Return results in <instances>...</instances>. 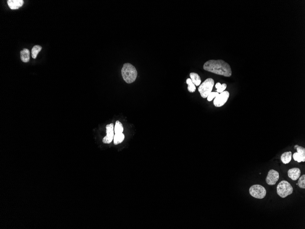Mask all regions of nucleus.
<instances>
[{
	"instance_id": "12",
	"label": "nucleus",
	"mask_w": 305,
	"mask_h": 229,
	"mask_svg": "<svg viewBox=\"0 0 305 229\" xmlns=\"http://www.w3.org/2000/svg\"><path fill=\"white\" fill-rule=\"evenodd\" d=\"M21 59L23 62H28L30 60V52L27 48H24L20 52Z\"/></svg>"
},
{
	"instance_id": "18",
	"label": "nucleus",
	"mask_w": 305,
	"mask_h": 229,
	"mask_svg": "<svg viewBox=\"0 0 305 229\" xmlns=\"http://www.w3.org/2000/svg\"><path fill=\"white\" fill-rule=\"evenodd\" d=\"M293 158L294 160L299 163H301V162H305V157L301 156L298 152L295 153L293 155Z\"/></svg>"
},
{
	"instance_id": "7",
	"label": "nucleus",
	"mask_w": 305,
	"mask_h": 229,
	"mask_svg": "<svg viewBox=\"0 0 305 229\" xmlns=\"http://www.w3.org/2000/svg\"><path fill=\"white\" fill-rule=\"evenodd\" d=\"M279 177L278 172L273 169L270 170L266 178V182L269 185H274L279 180Z\"/></svg>"
},
{
	"instance_id": "8",
	"label": "nucleus",
	"mask_w": 305,
	"mask_h": 229,
	"mask_svg": "<svg viewBox=\"0 0 305 229\" xmlns=\"http://www.w3.org/2000/svg\"><path fill=\"white\" fill-rule=\"evenodd\" d=\"M106 135L103 139V142L105 144H110L114 137V125L112 123L106 126Z\"/></svg>"
},
{
	"instance_id": "17",
	"label": "nucleus",
	"mask_w": 305,
	"mask_h": 229,
	"mask_svg": "<svg viewBox=\"0 0 305 229\" xmlns=\"http://www.w3.org/2000/svg\"><path fill=\"white\" fill-rule=\"evenodd\" d=\"M42 49V47L39 46H35L32 49V56L33 59H36L39 53Z\"/></svg>"
},
{
	"instance_id": "21",
	"label": "nucleus",
	"mask_w": 305,
	"mask_h": 229,
	"mask_svg": "<svg viewBox=\"0 0 305 229\" xmlns=\"http://www.w3.org/2000/svg\"><path fill=\"white\" fill-rule=\"evenodd\" d=\"M295 149H296L298 152L301 156L305 157V148L304 147L296 145L295 146Z\"/></svg>"
},
{
	"instance_id": "19",
	"label": "nucleus",
	"mask_w": 305,
	"mask_h": 229,
	"mask_svg": "<svg viewBox=\"0 0 305 229\" xmlns=\"http://www.w3.org/2000/svg\"><path fill=\"white\" fill-rule=\"evenodd\" d=\"M215 87L216 89V92L218 93H222L224 92V90L226 89L227 85L225 83H223L222 85L220 82H217L216 84Z\"/></svg>"
},
{
	"instance_id": "9",
	"label": "nucleus",
	"mask_w": 305,
	"mask_h": 229,
	"mask_svg": "<svg viewBox=\"0 0 305 229\" xmlns=\"http://www.w3.org/2000/svg\"><path fill=\"white\" fill-rule=\"evenodd\" d=\"M288 176L292 180L296 181L298 179L301 174L300 169L298 168H293L288 171Z\"/></svg>"
},
{
	"instance_id": "20",
	"label": "nucleus",
	"mask_w": 305,
	"mask_h": 229,
	"mask_svg": "<svg viewBox=\"0 0 305 229\" xmlns=\"http://www.w3.org/2000/svg\"><path fill=\"white\" fill-rule=\"evenodd\" d=\"M298 181V185L299 186L301 189H305V175H302L301 177H300Z\"/></svg>"
},
{
	"instance_id": "22",
	"label": "nucleus",
	"mask_w": 305,
	"mask_h": 229,
	"mask_svg": "<svg viewBox=\"0 0 305 229\" xmlns=\"http://www.w3.org/2000/svg\"><path fill=\"white\" fill-rule=\"evenodd\" d=\"M219 93L217 92H211L208 96V100L209 101H211L213 99L215 98L217 95H219Z\"/></svg>"
},
{
	"instance_id": "3",
	"label": "nucleus",
	"mask_w": 305,
	"mask_h": 229,
	"mask_svg": "<svg viewBox=\"0 0 305 229\" xmlns=\"http://www.w3.org/2000/svg\"><path fill=\"white\" fill-rule=\"evenodd\" d=\"M293 189L292 185L287 181L283 180L277 186V193L282 198H285L293 193Z\"/></svg>"
},
{
	"instance_id": "1",
	"label": "nucleus",
	"mask_w": 305,
	"mask_h": 229,
	"mask_svg": "<svg viewBox=\"0 0 305 229\" xmlns=\"http://www.w3.org/2000/svg\"><path fill=\"white\" fill-rule=\"evenodd\" d=\"M203 69L208 72L225 77H230L232 74L230 65L222 60H211L207 61L204 64Z\"/></svg>"
},
{
	"instance_id": "13",
	"label": "nucleus",
	"mask_w": 305,
	"mask_h": 229,
	"mask_svg": "<svg viewBox=\"0 0 305 229\" xmlns=\"http://www.w3.org/2000/svg\"><path fill=\"white\" fill-rule=\"evenodd\" d=\"M190 79H191L192 82L196 86H199L200 85L202 81H201V78L199 75L197 74L196 73L192 72L190 73Z\"/></svg>"
},
{
	"instance_id": "14",
	"label": "nucleus",
	"mask_w": 305,
	"mask_h": 229,
	"mask_svg": "<svg viewBox=\"0 0 305 229\" xmlns=\"http://www.w3.org/2000/svg\"><path fill=\"white\" fill-rule=\"evenodd\" d=\"M124 138V134L123 133L115 134L113 138L114 145H117L118 144L122 143L123 141Z\"/></svg>"
},
{
	"instance_id": "6",
	"label": "nucleus",
	"mask_w": 305,
	"mask_h": 229,
	"mask_svg": "<svg viewBox=\"0 0 305 229\" xmlns=\"http://www.w3.org/2000/svg\"><path fill=\"white\" fill-rule=\"evenodd\" d=\"M229 95V92L228 91H224L220 93L214 100V104L215 106L220 107L224 105L228 101Z\"/></svg>"
},
{
	"instance_id": "2",
	"label": "nucleus",
	"mask_w": 305,
	"mask_h": 229,
	"mask_svg": "<svg viewBox=\"0 0 305 229\" xmlns=\"http://www.w3.org/2000/svg\"><path fill=\"white\" fill-rule=\"evenodd\" d=\"M121 73L124 80L129 84L134 82L137 78L138 72L136 69L130 63L124 64Z\"/></svg>"
},
{
	"instance_id": "10",
	"label": "nucleus",
	"mask_w": 305,
	"mask_h": 229,
	"mask_svg": "<svg viewBox=\"0 0 305 229\" xmlns=\"http://www.w3.org/2000/svg\"><path fill=\"white\" fill-rule=\"evenodd\" d=\"M7 2L10 9L12 10L19 9L24 3L22 0H8Z\"/></svg>"
},
{
	"instance_id": "15",
	"label": "nucleus",
	"mask_w": 305,
	"mask_h": 229,
	"mask_svg": "<svg viewBox=\"0 0 305 229\" xmlns=\"http://www.w3.org/2000/svg\"><path fill=\"white\" fill-rule=\"evenodd\" d=\"M123 127L122 123L119 121H117L114 127V133L115 134L123 133Z\"/></svg>"
},
{
	"instance_id": "16",
	"label": "nucleus",
	"mask_w": 305,
	"mask_h": 229,
	"mask_svg": "<svg viewBox=\"0 0 305 229\" xmlns=\"http://www.w3.org/2000/svg\"><path fill=\"white\" fill-rule=\"evenodd\" d=\"M186 83L188 85V90L190 92H194L196 90V86L193 84L191 79L188 78L186 80Z\"/></svg>"
},
{
	"instance_id": "11",
	"label": "nucleus",
	"mask_w": 305,
	"mask_h": 229,
	"mask_svg": "<svg viewBox=\"0 0 305 229\" xmlns=\"http://www.w3.org/2000/svg\"><path fill=\"white\" fill-rule=\"evenodd\" d=\"M280 159L282 163L285 164L289 163L292 160V151L285 152L281 155Z\"/></svg>"
},
{
	"instance_id": "4",
	"label": "nucleus",
	"mask_w": 305,
	"mask_h": 229,
	"mask_svg": "<svg viewBox=\"0 0 305 229\" xmlns=\"http://www.w3.org/2000/svg\"><path fill=\"white\" fill-rule=\"evenodd\" d=\"M214 85V81L213 79L208 78L203 82L198 88V91L203 98H208V95L211 92Z\"/></svg>"
},
{
	"instance_id": "5",
	"label": "nucleus",
	"mask_w": 305,
	"mask_h": 229,
	"mask_svg": "<svg viewBox=\"0 0 305 229\" xmlns=\"http://www.w3.org/2000/svg\"><path fill=\"white\" fill-rule=\"evenodd\" d=\"M249 193L253 197L262 199L266 197V190L264 186L259 184L252 186L249 190Z\"/></svg>"
}]
</instances>
